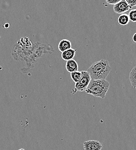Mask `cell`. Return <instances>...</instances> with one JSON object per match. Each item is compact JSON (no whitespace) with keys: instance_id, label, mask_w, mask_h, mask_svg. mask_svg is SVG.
Listing matches in <instances>:
<instances>
[{"instance_id":"obj_16","label":"cell","mask_w":136,"mask_h":150,"mask_svg":"<svg viewBox=\"0 0 136 150\" xmlns=\"http://www.w3.org/2000/svg\"><path fill=\"white\" fill-rule=\"evenodd\" d=\"M19 150H25L24 149H19Z\"/></svg>"},{"instance_id":"obj_11","label":"cell","mask_w":136,"mask_h":150,"mask_svg":"<svg viewBox=\"0 0 136 150\" xmlns=\"http://www.w3.org/2000/svg\"><path fill=\"white\" fill-rule=\"evenodd\" d=\"M81 76H82L81 72H79L78 71L70 74V77L71 80L73 81V82H74L75 83H77L79 81V80L81 78Z\"/></svg>"},{"instance_id":"obj_7","label":"cell","mask_w":136,"mask_h":150,"mask_svg":"<svg viewBox=\"0 0 136 150\" xmlns=\"http://www.w3.org/2000/svg\"><path fill=\"white\" fill-rule=\"evenodd\" d=\"M76 52L77 50L72 48L67 50L61 53V58L66 61L73 59L75 56Z\"/></svg>"},{"instance_id":"obj_8","label":"cell","mask_w":136,"mask_h":150,"mask_svg":"<svg viewBox=\"0 0 136 150\" xmlns=\"http://www.w3.org/2000/svg\"><path fill=\"white\" fill-rule=\"evenodd\" d=\"M71 42L68 39H62L58 45V50L63 53L64 51L71 49Z\"/></svg>"},{"instance_id":"obj_6","label":"cell","mask_w":136,"mask_h":150,"mask_svg":"<svg viewBox=\"0 0 136 150\" xmlns=\"http://www.w3.org/2000/svg\"><path fill=\"white\" fill-rule=\"evenodd\" d=\"M66 69L69 73H72L75 71H78L79 69L78 63L74 59L66 61Z\"/></svg>"},{"instance_id":"obj_3","label":"cell","mask_w":136,"mask_h":150,"mask_svg":"<svg viewBox=\"0 0 136 150\" xmlns=\"http://www.w3.org/2000/svg\"><path fill=\"white\" fill-rule=\"evenodd\" d=\"M81 73H82L81 78L79 81L75 83L74 89H73L71 91L72 94H75L77 92L85 91L86 90L91 80L90 76L87 71H81Z\"/></svg>"},{"instance_id":"obj_10","label":"cell","mask_w":136,"mask_h":150,"mask_svg":"<svg viewBox=\"0 0 136 150\" xmlns=\"http://www.w3.org/2000/svg\"><path fill=\"white\" fill-rule=\"evenodd\" d=\"M129 80L131 83L132 87L136 89V66L130 72Z\"/></svg>"},{"instance_id":"obj_9","label":"cell","mask_w":136,"mask_h":150,"mask_svg":"<svg viewBox=\"0 0 136 150\" xmlns=\"http://www.w3.org/2000/svg\"><path fill=\"white\" fill-rule=\"evenodd\" d=\"M117 24L120 25V26H122V27H124V26H126L127 25L129 22L130 21V19L129 18V16L128 15L126 14V13H123V14H121L117 20Z\"/></svg>"},{"instance_id":"obj_13","label":"cell","mask_w":136,"mask_h":150,"mask_svg":"<svg viewBox=\"0 0 136 150\" xmlns=\"http://www.w3.org/2000/svg\"><path fill=\"white\" fill-rule=\"evenodd\" d=\"M125 1L128 4L131 8L136 6V0H125Z\"/></svg>"},{"instance_id":"obj_15","label":"cell","mask_w":136,"mask_h":150,"mask_svg":"<svg viewBox=\"0 0 136 150\" xmlns=\"http://www.w3.org/2000/svg\"><path fill=\"white\" fill-rule=\"evenodd\" d=\"M132 41L133 43H136V33H135L132 37Z\"/></svg>"},{"instance_id":"obj_2","label":"cell","mask_w":136,"mask_h":150,"mask_svg":"<svg viewBox=\"0 0 136 150\" xmlns=\"http://www.w3.org/2000/svg\"><path fill=\"white\" fill-rule=\"evenodd\" d=\"M110 84L106 80H91L85 92L95 97L104 99Z\"/></svg>"},{"instance_id":"obj_1","label":"cell","mask_w":136,"mask_h":150,"mask_svg":"<svg viewBox=\"0 0 136 150\" xmlns=\"http://www.w3.org/2000/svg\"><path fill=\"white\" fill-rule=\"evenodd\" d=\"M111 71L109 61L103 59L94 62L87 71L91 80H105Z\"/></svg>"},{"instance_id":"obj_5","label":"cell","mask_w":136,"mask_h":150,"mask_svg":"<svg viewBox=\"0 0 136 150\" xmlns=\"http://www.w3.org/2000/svg\"><path fill=\"white\" fill-rule=\"evenodd\" d=\"M102 148L101 143L98 140H88L83 143L84 150H101Z\"/></svg>"},{"instance_id":"obj_14","label":"cell","mask_w":136,"mask_h":150,"mask_svg":"<svg viewBox=\"0 0 136 150\" xmlns=\"http://www.w3.org/2000/svg\"><path fill=\"white\" fill-rule=\"evenodd\" d=\"M105 1H106V2L107 3V4L114 5L122 0H105Z\"/></svg>"},{"instance_id":"obj_4","label":"cell","mask_w":136,"mask_h":150,"mask_svg":"<svg viewBox=\"0 0 136 150\" xmlns=\"http://www.w3.org/2000/svg\"><path fill=\"white\" fill-rule=\"evenodd\" d=\"M131 8L128 5V4L125 1V0H122L116 4L114 5L113 9L115 13L117 14H123L126 12H128Z\"/></svg>"},{"instance_id":"obj_12","label":"cell","mask_w":136,"mask_h":150,"mask_svg":"<svg viewBox=\"0 0 136 150\" xmlns=\"http://www.w3.org/2000/svg\"><path fill=\"white\" fill-rule=\"evenodd\" d=\"M130 21L132 22H136V9H133L130 11L128 14Z\"/></svg>"}]
</instances>
